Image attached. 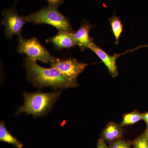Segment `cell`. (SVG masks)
<instances>
[{
  "mask_svg": "<svg viewBox=\"0 0 148 148\" xmlns=\"http://www.w3.org/2000/svg\"><path fill=\"white\" fill-rule=\"evenodd\" d=\"M89 64L81 63L75 58L64 59L55 58L50 65L58 69L64 76L72 81L77 82V78Z\"/></svg>",
  "mask_w": 148,
  "mask_h": 148,
  "instance_id": "cell-6",
  "label": "cell"
},
{
  "mask_svg": "<svg viewBox=\"0 0 148 148\" xmlns=\"http://www.w3.org/2000/svg\"><path fill=\"white\" fill-rule=\"evenodd\" d=\"M141 120H143V114L140 113L137 111H135L125 115L120 125L122 127L134 124Z\"/></svg>",
  "mask_w": 148,
  "mask_h": 148,
  "instance_id": "cell-13",
  "label": "cell"
},
{
  "mask_svg": "<svg viewBox=\"0 0 148 148\" xmlns=\"http://www.w3.org/2000/svg\"><path fill=\"white\" fill-rule=\"evenodd\" d=\"M88 49L98 56L106 66L112 77H116L118 75V72L116 64V59L120 56L119 54H116L111 56L94 43L89 47Z\"/></svg>",
  "mask_w": 148,
  "mask_h": 148,
  "instance_id": "cell-7",
  "label": "cell"
},
{
  "mask_svg": "<svg viewBox=\"0 0 148 148\" xmlns=\"http://www.w3.org/2000/svg\"><path fill=\"white\" fill-rule=\"evenodd\" d=\"M24 17L27 22L49 24L55 27L58 32L74 33L69 18L59 12L58 8L53 6L48 5Z\"/></svg>",
  "mask_w": 148,
  "mask_h": 148,
  "instance_id": "cell-3",
  "label": "cell"
},
{
  "mask_svg": "<svg viewBox=\"0 0 148 148\" xmlns=\"http://www.w3.org/2000/svg\"><path fill=\"white\" fill-rule=\"evenodd\" d=\"M93 27L89 22L83 21L78 31L74 33V38L77 45L79 47L82 51L88 49L93 43V38L89 36L90 29Z\"/></svg>",
  "mask_w": 148,
  "mask_h": 148,
  "instance_id": "cell-9",
  "label": "cell"
},
{
  "mask_svg": "<svg viewBox=\"0 0 148 148\" xmlns=\"http://www.w3.org/2000/svg\"><path fill=\"white\" fill-rule=\"evenodd\" d=\"M24 65L27 70V79L37 87L57 89L77 86V82L68 79L54 67L43 68L27 57L24 58Z\"/></svg>",
  "mask_w": 148,
  "mask_h": 148,
  "instance_id": "cell-1",
  "label": "cell"
},
{
  "mask_svg": "<svg viewBox=\"0 0 148 148\" xmlns=\"http://www.w3.org/2000/svg\"><path fill=\"white\" fill-rule=\"evenodd\" d=\"M17 51L19 53L25 54L27 58L33 61H40L50 65L56 58L36 37L28 39L23 37L18 39Z\"/></svg>",
  "mask_w": 148,
  "mask_h": 148,
  "instance_id": "cell-4",
  "label": "cell"
},
{
  "mask_svg": "<svg viewBox=\"0 0 148 148\" xmlns=\"http://www.w3.org/2000/svg\"><path fill=\"white\" fill-rule=\"evenodd\" d=\"M60 94V91L24 93V105L18 108L15 115L22 112L34 117L45 114L57 101Z\"/></svg>",
  "mask_w": 148,
  "mask_h": 148,
  "instance_id": "cell-2",
  "label": "cell"
},
{
  "mask_svg": "<svg viewBox=\"0 0 148 148\" xmlns=\"http://www.w3.org/2000/svg\"><path fill=\"white\" fill-rule=\"evenodd\" d=\"M0 140L10 144L16 148H22L23 145L9 132L3 121L0 123Z\"/></svg>",
  "mask_w": 148,
  "mask_h": 148,
  "instance_id": "cell-11",
  "label": "cell"
},
{
  "mask_svg": "<svg viewBox=\"0 0 148 148\" xmlns=\"http://www.w3.org/2000/svg\"><path fill=\"white\" fill-rule=\"evenodd\" d=\"M97 148H109L107 146L106 140L103 138H100L98 140Z\"/></svg>",
  "mask_w": 148,
  "mask_h": 148,
  "instance_id": "cell-17",
  "label": "cell"
},
{
  "mask_svg": "<svg viewBox=\"0 0 148 148\" xmlns=\"http://www.w3.org/2000/svg\"><path fill=\"white\" fill-rule=\"evenodd\" d=\"M144 47H148V45L145 46Z\"/></svg>",
  "mask_w": 148,
  "mask_h": 148,
  "instance_id": "cell-20",
  "label": "cell"
},
{
  "mask_svg": "<svg viewBox=\"0 0 148 148\" xmlns=\"http://www.w3.org/2000/svg\"><path fill=\"white\" fill-rule=\"evenodd\" d=\"M143 120L145 122L148 127V112L143 114Z\"/></svg>",
  "mask_w": 148,
  "mask_h": 148,
  "instance_id": "cell-18",
  "label": "cell"
},
{
  "mask_svg": "<svg viewBox=\"0 0 148 148\" xmlns=\"http://www.w3.org/2000/svg\"><path fill=\"white\" fill-rule=\"evenodd\" d=\"M48 3V5L58 8L64 2L65 0H45Z\"/></svg>",
  "mask_w": 148,
  "mask_h": 148,
  "instance_id": "cell-16",
  "label": "cell"
},
{
  "mask_svg": "<svg viewBox=\"0 0 148 148\" xmlns=\"http://www.w3.org/2000/svg\"><path fill=\"white\" fill-rule=\"evenodd\" d=\"M74 33L58 32L57 34L46 40V42L50 43L57 50L69 49L77 45L74 36Z\"/></svg>",
  "mask_w": 148,
  "mask_h": 148,
  "instance_id": "cell-8",
  "label": "cell"
},
{
  "mask_svg": "<svg viewBox=\"0 0 148 148\" xmlns=\"http://www.w3.org/2000/svg\"><path fill=\"white\" fill-rule=\"evenodd\" d=\"M144 134H145V135L146 137L147 138L148 141V127H147V128Z\"/></svg>",
  "mask_w": 148,
  "mask_h": 148,
  "instance_id": "cell-19",
  "label": "cell"
},
{
  "mask_svg": "<svg viewBox=\"0 0 148 148\" xmlns=\"http://www.w3.org/2000/svg\"><path fill=\"white\" fill-rule=\"evenodd\" d=\"M109 21L110 24L112 31L115 38V43L116 44H118L119 38L123 29V25L119 17L116 16L115 14L110 18Z\"/></svg>",
  "mask_w": 148,
  "mask_h": 148,
  "instance_id": "cell-12",
  "label": "cell"
},
{
  "mask_svg": "<svg viewBox=\"0 0 148 148\" xmlns=\"http://www.w3.org/2000/svg\"><path fill=\"white\" fill-rule=\"evenodd\" d=\"M103 139L108 142H114L121 139L122 136V131L120 125L114 123H110L104 130L103 133Z\"/></svg>",
  "mask_w": 148,
  "mask_h": 148,
  "instance_id": "cell-10",
  "label": "cell"
},
{
  "mask_svg": "<svg viewBox=\"0 0 148 148\" xmlns=\"http://www.w3.org/2000/svg\"><path fill=\"white\" fill-rule=\"evenodd\" d=\"M134 148H148V141L145 134L135 140Z\"/></svg>",
  "mask_w": 148,
  "mask_h": 148,
  "instance_id": "cell-15",
  "label": "cell"
},
{
  "mask_svg": "<svg viewBox=\"0 0 148 148\" xmlns=\"http://www.w3.org/2000/svg\"><path fill=\"white\" fill-rule=\"evenodd\" d=\"M18 0H15L14 4L10 8L5 10L2 13L3 18L1 23L5 29L6 37L10 39L16 35L18 39L22 38L21 33L24 24L27 23L24 16L18 15L16 9Z\"/></svg>",
  "mask_w": 148,
  "mask_h": 148,
  "instance_id": "cell-5",
  "label": "cell"
},
{
  "mask_svg": "<svg viewBox=\"0 0 148 148\" xmlns=\"http://www.w3.org/2000/svg\"><path fill=\"white\" fill-rule=\"evenodd\" d=\"M132 143L119 139L114 141L109 148H130Z\"/></svg>",
  "mask_w": 148,
  "mask_h": 148,
  "instance_id": "cell-14",
  "label": "cell"
}]
</instances>
